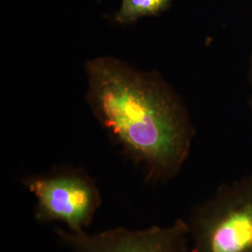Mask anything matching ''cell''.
<instances>
[{"label": "cell", "instance_id": "6da1fadb", "mask_svg": "<svg viewBox=\"0 0 252 252\" xmlns=\"http://www.w3.org/2000/svg\"><path fill=\"white\" fill-rule=\"evenodd\" d=\"M87 101L94 116L152 184L176 178L189 157L195 129L179 94L158 72H142L112 57L86 63Z\"/></svg>", "mask_w": 252, "mask_h": 252}, {"label": "cell", "instance_id": "7a4b0ae2", "mask_svg": "<svg viewBox=\"0 0 252 252\" xmlns=\"http://www.w3.org/2000/svg\"><path fill=\"white\" fill-rule=\"evenodd\" d=\"M186 221L189 252H252V172L220 184Z\"/></svg>", "mask_w": 252, "mask_h": 252}, {"label": "cell", "instance_id": "3957f363", "mask_svg": "<svg viewBox=\"0 0 252 252\" xmlns=\"http://www.w3.org/2000/svg\"><path fill=\"white\" fill-rule=\"evenodd\" d=\"M22 184L36 199V222L63 223L64 229L76 234L86 232L103 201L95 180L71 166L25 177Z\"/></svg>", "mask_w": 252, "mask_h": 252}, {"label": "cell", "instance_id": "277c9868", "mask_svg": "<svg viewBox=\"0 0 252 252\" xmlns=\"http://www.w3.org/2000/svg\"><path fill=\"white\" fill-rule=\"evenodd\" d=\"M54 234L70 252H189V228L182 219L169 225L137 230L115 227L95 234L55 228Z\"/></svg>", "mask_w": 252, "mask_h": 252}, {"label": "cell", "instance_id": "5b68a950", "mask_svg": "<svg viewBox=\"0 0 252 252\" xmlns=\"http://www.w3.org/2000/svg\"><path fill=\"white\" fill-rule=\"evenodd\" d=\"M172 0H122L115 20L127 25L145 16H156L171 7Z\"/></svg>", "mask_w": 252, "mask_h": 252}, {"label": "cell", "instance_id": "8992f818", "mask_svg": "<svg viewBox=\"0 0 252 252\" xmlns=\"http://www.w3.org/2000/svg\"><path fill=\"white\" fill-rule=\"evenodd\" d=\"M247 84L249 88V94H248V99H247V104L250 111L252 114V50L249 56L248 60V68H247Z\"/></svg>", "mask_w": 252, "mask_h": 252}, {"label": "cell", "instance_id": "52a82bcc", "mask_svg": "<svg viewBox=\"0 0 252 252\" xmlns=\"http://www.w3.org/2000/svg\"><path fill=\"white\" fill-rule=\"evenodd\" d=\"M246 1H252V0H246Z\"/></svg>", "mask_w": 252, "mask_h": 252}]
</instances>
